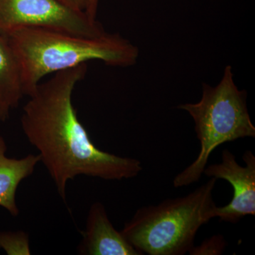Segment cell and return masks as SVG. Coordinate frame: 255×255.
<instances>
[{"label":"cell","instance_id":"1","mask_svg":"<svg viewBox=\"0 0 255 255\" xmlns=\"http://www.w3.org/2000/svg\"><path fill=\"white\" fill-rule=\"evenodd\" d=\"M87 72V63H83L57 72L48 81L38 84L21 118L25 136L38 151L65 203L67 184L78 176L122 180L137 177L142 169L138 159L96 147L79 120L72 97Z\"/></svg>","mask_w":255,"mask_h":255},{"label":"cell","instance_id":"2","mask_svg":"<svg viewBox=\"0 0 255 255\" xmlns=\"http://www.w3.org/2000/svg\"><path fill=\"white\" fill-rule=\"evenodd\" d=\"M22 68L26 96L29 97L42 78L92 60L107 65H134L138 50L119 34L107 33L86 38L48 28L19 27L4 31Z\"/></svg>","mask_w":255,"mask_h":255},{"label":"cell","instance_id":"3","mask_svg":"<svg viewBox=\"0 0 255 255\" xmlns=\"http://www.w3.org/2000/svg\"><path fill=\"white\" fill-rule=\"evenodd\" d=\"M216 181L211 177L187 195L140 208L121 233L141 255H185L201 226L215 218Z\"/></svg>","mask_w":255,"mask_h":255},{"label":"cell","instance_id":"4","mask_svg":"<svg viewBox=\"0 0 255 255\" xmlns=\"http://www.w3.org/2000/svg\"><path fill=\"white\" fill-rule=\"evenodd\" d=\"M233 77L232 68L228 65L217 86L203 84L202 97L198 103L178 106L194 119L201 148L195 160L174 177V187L199 182L216 147L225 142L255 137V127L247 107L248 95L246 90H238Z\"/></svg>","mask_w":255,"mask_h":255},{"label":"cell","instance_id":"5","mask_svg":"<svg viewBox=\"0 0 255 255\" xmlns=\"http://www.w3.org/2000/svg\"><path fill=\"white\" fill-rule=\"evenodd\" d=\"M19 27L48 28L91 38L107 33L102 23L63 0H0V30Z\"/></svg>","mask_w":255,"mask_h":255},{"label":"cell","instance_id":"6","mask_svg":"<svg viewBox=\"0 0 255 255\" xmlns=\"http://www.w3.org/2000/svg\"><path fill=\"white\" fill-rule=\"evenodd\" d=\"M243 158L245 166L240 165L234 154L226 149L221 163L211 164L204 170L207 177L224 179L232 185V200L215 211V218L225 222L237 223L245 216L255 215V156L246 150Z\"/></svg>","mask_w":255,"mask_h":255},{"label":"cell","instance_id":"7","mask_svg":"<svg viewBox=\"0 0 255 255\" xmlns=\"http://www.w3.org/2000/svg\"><path fill=\"white\" fill-rule=\"evenodd\" d=\"M78 251L84 255H142L117 231L109 219L105 206L99 201L89 210L86 227Z\"/></svg>","mask_w":255,"mask_h":255},{"label":"cell","instance_id":"8","mask_svg":"<svg viewBox=\"0 0 255 255\" xmlns=\"http://www.w3.org/2000/svg\"><path fill=\"white\" fill-rule=\"evenodd\" d=\"M26 96L22 68L4 31L0 30V121L6 122L11 111Z\"/></svg>","mask_w":255,"mask_h":255},{"label":"cell","instance_id":"9","mask_svg":"<svg viewBox=\"0 0 255 255\" xmlns=\"http://www.w3.org/2000/svg\"><path fill=\"white\" fill-rule=\"evenodd\" d=\"M7 146L0 135V206L12 216L19 214L16 193L20 183L34 172L41 162L38 155L30 154L23 158H10L6 155Z\"/></svg>","mask_w":255,"mask_h":255},{"label":"cell","instance_id":"10","mask_svg":"<svg viewBox=\"0 0 255 255\" xmlns=\"http://www.w3.org/2000/svg\"><path fill=\"white\" fill-rule=\"evenodd\" d=\"M0 248L9 255H29V237L24 231H0Z\"/></svg>","mask_w":255,"mask_h":255},{"label":"cell","instance_id":"11","mask_svg":"<svg viewBox=\"0 0 255 255\" xmlns=\"http://www.w3.org/2000/svg\"><path fill=\"white\" fill-rule=\"evenodd\" d=\"M227 243L221 235H216L203 242L201 246L193 247L189 254L192 255H221L226 249Z\"/></svg>","mask_w":255,"mask_h":255},{"label":"cell","instance_id":"12","mask_svg":"<svg viewBox=\"0 0 255 255\" xmlns=\"http://www.w3.org/2000/svg\"><path fill=\"white\" fill-rule=\"evenodd\" d=\"M75 9L87 12L91 4V0H63Z\"/></svg>","mask_w":255,"mask_h":255},{"label":"cell","instance_id":"13","mask_svg":"<svg viewBox=\"0 0 255 255\" xmlns=\"http://www.w3.org/2000/svg\"><path fill=\"white\" fill-rule=\"evenodd\" d=\"M99 0H91L90 8L87 10V14L90 18L96 19L97 16V8H98Z\"/></svg>","mask_w":255,"mask_h":255}]
</instances>
